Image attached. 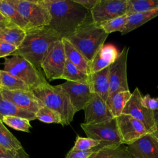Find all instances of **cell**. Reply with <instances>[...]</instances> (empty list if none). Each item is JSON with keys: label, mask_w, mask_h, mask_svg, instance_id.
<instances>
[{"label": "cell", "mask_w": 158, "mask_h": 158, "mask_svg": "<svg viewBox=\"0 0 158 158\" xmlns=\"http://www.w3.org/2000/svg\"><path fill=\"white\" fill-rule=\"evenodd\" d=\"M48 6L51 20L48 27L60 38H67L85 21L90 11L74 0H43Z\"/></svg>", "instance_id": "obj_1"}, {"label": "cell", "mask_w": 158, "mask_h": 158, "mask_svg": "<svg viewBox=\"0 0 158 158\" xmlns=\"http://www.w3.org/2000/svg\"><path fill=\"white\" fill-rule=\"evenodd\" d=\"M59 40V35L48 26L30 29L26 31L23 42L11 55L23 57L39 70L50 48Z\"/></svg>", "instance_id": "obj_2"}, {"label": "cell", "mask_w": 158, "mask_h": 158, "mask_svg": "<svg viewBox=\"0 0 158 158\" xmlns=\"http://www.w3.org/2000/svg\"><path fill=\"white\" fill-rule=\"evenodd\" d=\"M108 35L93 22L89 12L85 21L67 39L91 63Z\"/></svg>", "instance_id": "obj_3"}, {"label": "cell", "mask_w": 158, "mask_h": 158, "mask_svg": "<svg viewBox=\"0 0 158 158\" xmlns=\"http://www.w3.org/2000/svg\"><path fill=\"white\" fill-rule=\"evenodd\" d=\"M31 91L44 106L59 114L62 126L68 125L72 122L75 112L67 94L60 85L52 86L46 81Z\"/></svg>", "instance_id": "obj_4"}, {"label": "cell", "mask_w": 158, "mask_h": 158, "mask_svg": "<svg viewBox=\"0 0 158 158\" xmlns=\"http://www.w3.org/2000/svg\"><path fill=\"white\" fill-rule=\"evenodd\" d=\"M10 1L27 23V30L49 25L51 16L43 0H10Z\"/></svg>", "instance_id": "obj_5"}, {"label": "cell", "mask_w": 158, "mask_h": 158, "mask_svg": "<svg viewBox=\"0 0 158 158\" xmlns=\"http://www.w3.org/2000/svg\"><path fill=\"white\" fill-rule=\"evenodd\" d=\"M3 70L22 80L31 90L47 81L42 73L31 63L19 55L5 58Z\"/></svg>", "instance_id": "obj_6"}, {"label": "cell", "mask_w": 158, "mask_h": 158, "mask_svg": "<svg viewBox=\"0 0 158 158\" xmlns=\"http://www.w3.org/2000/svg\"><path fill=\"white\" fill-rule=\"evenodd\" d=\"M80 126L88 138L101 143L99 146L96 148L97 150L102 148H116L122 144L115 118L94 125L83 123Z\"/></svg>", "instance_id": "obj_7"}, {"label": "cell", "mask_w": 158, "mask_h": 158, "mask_svg": "<svg viewBox=\"0 0 158 158\" xmlns=\"http://www.w3.org/2000/svg\"><path fill=\"white\" fill-rule=\"evenodd\" d=\"M65 62L66 57L63 43L59 40L50 48L41 65V69L49 81L60 79Z\"/></svg>", "instance_id": "obj_8"}, {"label": "cell", "mask_w": 158, "mask_h": 158, "mask_svg": "<svg viewBox=\"0 0 158 158\" xmlns=\"http://www.w3.org/2000/svg\"><path fill=\"white\" fill-rule=\"evenodd\" d=\"M142 96L136 87L127 102L122 114L130 115L141 122L149 133H153L156 130L153 111L144 107L141 104Z\"/></svg>", "instance_id": "obj_9"}, {"label": "cell", "mask_w": 158, "mask_h": 158, "mask_svg": "<svg viewBox=\"0 0 158 158\" xmlns=\"http://www.w3.org/2000/svg\"><path fill=\"white\" fill-rule=\"evenodd\" d=\"M128 0H99L90 10L93 22L99 25L103 22L127 14Z\"/></svg>", "instance_id": "obj_10"}, {"label": "cell", "mask_w": 158, "mask_h": 158, "mask_svg": "<svg viewBox=\"0 0 158 158\" xmlns=\"http://www.w3.org/2000/svg\"><path fill=\"white\" fill-rule=\"evenodd\" d=\"M128 49L125 46L116 59L109 65V94L117 91H129L127 74Z\"/></svg>", "instance_id": "obj_11"}, {"label": "cell", "mask_w": 158, "mask_h": 158, "mask_svg": "<svg viewBox=\"0 0 158 158\" xmlns=\"http://www.w3.org/2000/svg\"><path fill=\"white\" fill-rule=\"evenodd\" d=\"M115 120L122 144L129 145L149 133L141 122L130 115L122 114Z\"/></svg>", "instance_id": "obj_12"}, {"label": "cell", "mask_w": 158, "mask_h": 158, "mask_svg": "<svg viewBox=\"0 0 158 158\" xmlns=\"http://www.w3.org/2000/svg\"><path fill=\"white\" fill-rule=\"evenodd\" d=\"M0 93L4 99L11 102L19 108L35 114L40 108L44 106L31 90L9 91L0 88Z\"/></svg>", "instance_id": "obj_13"}, {"label": "cell", "mask_w": 158, "mask_h": 158, "mask_svg": "<svg viewBox=\"0 0 158 158\" xmlns=\"http://www.w3.org/2000/svg\"><path fill=\"white\" fill-rule=\"evenodd\" d=\"M83 110L85 112L84 123L86 124H98L115 118L108 109L106 101L95 93H93Z\"/></svg>", "instance_id": "obj_14"}, {"label": "cell", "mask_w": 158, "mask_h": 158, "mask_svg": "<svg viewBox=\"0 0 158 158\" xmlns=\"http://www.w3.org/2000/svg\"><path fill=\"white\" fill-rule=\"evenodd\" d=\"M60 86L67 94L75 113L83 109L93 94L88 83L66 81Z\"/></svg>", "instance_id": "obj_15"}, {"label": "cell", "mask_w": 158, "mask_h": 158, "mask_svg": "<svg viewBox=\"0 0 158 158\" xmlns=\"http://www.w3.org/2000/svg\"><path fill=\"white\" fill-rule=\"evenodd\" d=\"M127 149L132 158H158V139L152 133L127 145Z\"/></svg>", "instance_id": "obj_16"}, {"label": "cell", "mask_w": 158, "mask_h": 158, "mask_svg": "<svg viewBox=\"0 0 158 158\" xmlns=\"http://www.w3.org/2000/svg\"><path fill=\"white\" fill-rule=\"evenodd\" d=\"M109 66L89 75L88 85L91 91L98 94L104 101H106L109 96Z\"/></svg>", "instance_id": "obj_17"}, {"label": "cell", "mask_w": 158, "mask_h": 158, "mask_svg": "<svg viewBox=\"0 0 158 158\" xmlns=\"http://www.w3.org/2000/svg\"><path fill=\"white\" fill-rule=\"evenodd\" d=\"M118 55L117 50L114 46L103 45L90 63V73L109 66L116 59Z\"/></svg>", "instance_id": "obj_18"}, {"label": "cell", "mask_w": 158, "mask_h": 158, "mask_svg": "<svg viewBox=\"0 0 158 158\" xmlns=\"http://www.w3.org/2000/svg\"><path fill=\"white\" fill-rule=\"evenodd\" d=\"M61 40L63 43L66 59L75 65L81 72L89 75L90 74V63L67 38H63Z\"/></svg>", "instance_id": "obj_19"}, {"label": "cell", "mask_w": 158, "mask_h": 158, "mask_svg": "<svg viewBox=\"0 0 158 158\" xmlns=\"http://www.w3.org/2000/svg\"><path fill=\"white\" fill-rule=\"evenodd\" d=\"M131 96V93L130 91H117L109 94L106 103L114 117L115 118L122 114Z\"/></svg>", "instance_id": "obj_20"}, {"label": "cell", "mask_w": 158, "mask_h": 158, "mask_svg": "<svg viewBox=\"0 0 158 158\" xmlns=\"http://www.w3.org/2000/svg\"><path fill=\"white\" fill-rule=\"evenodd\" d=\"M157 16H158V9L128 15L127 23L121 34L126 35Z\"/></svg>", "instance_id": "obj_21"}, {"label": "cell", "mask_w": 158, "mask_h": 158, "mask_svg": "<svg viewBox=\"0 0 158 158\" xmlns=\"http://www.w3.org/2000/svg\"><path fill=\"white\" fill-rule=\"evenodd\" d=\"M17 116L27 118L30 121L36 119V114L22 110L11 102L4 99L0 93V120L5 116Z\"/></svg>", "instance_id": "obj_22"}, {"label": "cell", "mask_w": 158, "mask_h": 158, "mask_svg": "<svg viewBox=\"0 0 158 158\" xmlns=\"http://www.w3.org/2000/svg\"><path fill=\"white\" fill-rule=\"evenodd\" d=\"M26 36V31L11 23L6 26L0 35V40L10 43L17 48L23 42Z\"/></svg>", "instance_id": "obj_23"}, {"label": "cell", "mask_w": 158, "mask_h": 158, "mask_svg": "<svg viewBox=\"0 0 158 158\" xmlns=\"http://www.w3.org/2000/svg\"><path fill=\"white\" fill-rule=\"evenodd\" d=\"M0 12L12 23L25 31L27 30V23L10 0H0Z\"/></svg>", "instance_id": "obj_24"}, {"label": "cell", "mask_w": 158, "mask_h": 158, "mask_svg": "<svg viewBox=\"0 0 158 158\" xmlns=\"http://www.w3.org/2000/svg\"><path fill=\"white\" fill-rule=\"evenodd\" d=\"M60 79L80 83H88L89 75L81 72L75 65L66 59L63 74Z\"/></svg>", "instance_id": "obj_25"}, {"label": "cell", "mask_w": 158, "mask_h": 158, "mask_svg": "<svg viewBox=\"0 0 158 158\" xmlns=\"http://www.w3.org/2000/svg\"><path fill=\"white\" fill-rule=\"evenodd\" d=\"M89 158H132L127 146L122 144L116 148H102L91 154Z\"/></svg>", "instance_id": "obj_26"}, {"label": "cell", "mask_w": 158, "mask_h": 158, "mask_svg": "<svg viewBox=\"0 0 158 158\" xmlns=\"http://www.w3.org/2000/svg\"><path fill=\"white\" fill-rule=\"evenodd\" d=\"M9 91H29V86L22 80L10 75L8 72L1 70V88Z\"/></svg>", "instance_id": "obj_27"}, {"label": "cell", "mask_w": 158, "mask_h": 158, "mask_svg": "<svg viewBox=\"0 0 158 158\" xmlns=\"http://www.w3.org/2000/svg\"><path fill=\"white\" fill-rule=\"evenodd\" d=\"M0 144L9 150H19L22 148L20 142L5 127L0 120Z\"/></svg>", "instance_id": "obj_28"}, {"label": "cell", "mask_w": 158, "mask_h": 158, "mask_svg": "<svg viewBox=\"0 0 158 158\" xmlns=\"http://www.w3.org/2000/svg\"><path fill=\"white\" fill-rule=\"evenodd\" d=\"M158 9V0H128L127 15Z\"/></svg>", "instance_id": "obj_29"}, {"label": "cell", "mask_w": 158, "mask_h": 158, "mask_svg": "<svg viewBox=\"0 0 158 158\" xmlns=\"http://www.w3.org/2000/svg\"><path fill=\"white\" fill-rule=\"evenodd\" d=\"M128 22V15L125 14L122 16L105 21L99 24V27L108 35L115 31L122 33Z\"/></svg>", "instance_id": "obj_30"}, {"label": "cell", "mask_w": 158, "mask_h": 158, "mask_svg": "<svg viewBox=\"0 0 158 158\" xmlns=\"http://www.w3.org/2000/svg\"><path fill=\"white\" fill-rule=\"evenodd\" d=\"M2 122L7 126L17 131L29 133L30 128H31L29 120L20 117L5 116L2 118Z\"/></svg>", "instance_id": "obj_31"}, {"label": "cell", "mask_w": 158, "mask_h": 158, "mask_svg": "<svg viewBox=\"0 0 158 158\" xmlns=\"http://www.w3.org/2000/svg\"><path fill=\"white\" fill-rule=\"evenodd\" d=\"M36 118L40 121L46 123H59L61 124V117L56 111L43 106L36 113Z\"/></svg>", "instance_id": "obj_32"}, {"label": "cell", "mask_w": 158, "mask_h": 158, "mask_svg": "<svg viewBox=\"0 0 158 158\" xmlns=\"http://www.w3.org/2000/svg\"><path fill=\"white\" fill-rule=\"evenodd\" d=\"M101 143L97 140L91 139L90 138L81 137L77 136L76 140L73 147L71 149L72 151H87L91 149L99 147Z\"/></svg>", "instance_id": "obj_33"}, {"label": "cell", "mask_w": 158, "mask_h": 158, "mask_svg": "<svg viewBox=\"0 0 158 158\" xmlns=\"http://www.w3.org/2000/svg\"><path fill=\"white\" fill-rule=\"evenodd\" d=\"M30 158V156L22 148L19 150H9L0 144V158Z\"/></svg>", "instance_id": "obj_34"}, {"label": "cell", "mask_w": 158, "mask_h": 158, "mask_svg": "<svg viewBox=\"0 0 158 158\" xmlns=\"http://www.w3.org/2000/svg\"><path fill=\"white\" fill-rule=\"evenodd\" d=\"M141 104L152 111L158 110V98H152L149 94H146L141 98Z\"/></svg>", "instance_id": "obj_35"}, {"label": "cell", "mask_w": 158, "mask_h": 158, "mask_svg": "<svg viewBox=\"0 0 158 158\" xmlns=\"http://www.w3.org/2000/svg\"><path fill=\"white\" fill-rule=\"evenodd\" d=\"M98 150L95 148L87 151H72L67 153L65 158H89V157Z\"/></svg>", "instance_id": "obj_36"}, {"label": "cell", "mask_w": 158, "mask_h": 158, "mask_svg": "<svg viewBox=\"0 0 158 158\" xmlns=\"http://www.w3.org/2000/svg\"><path fill=\"white\" fill-rule=\"evenodd\" d=\"M17 49L15 46L0 40V58L11 55Z\"/></svg>", "instance_id": "obj_37"}, {"label": "cell", "mask_w": 158, "mask_h": 158, "mask_svg": "<svg viewBox=\"0 0 158 158\" xmlns=\"http://www.w3.org/2000/svg\"><path fill=\"white\" fill-rule=\"evenodd\" d=\"M76 2L81 5L88 10L90 11L99 0H74Z\"/></svg>", "instance_id": "obj_38"}, {"label": "cell", "mask_w": 158, "mask_h": 158, "mask_svg": "<svg viewBox=\"0 0 158 158\" xmlns=\"http://www.w3.org/2000/svg\"><path fill=\"white\" fill-rule=\"evenodd\" d=\"M153 114H154V122H155V124H156V130L152 134L158 139V110L153 111Z\"/></svg>", "instance_id": "obj_39"}, {"label": "cell", "mask_w": 158, "mask_h": 158, "mask_svg": "<svg viewBox=\"0 0 158 158\" xmlns=\"http://www.w3.org/2000/svg\"><path fill=\"white\" fill-rule=\"evenodd\" d=\"M12 22H1L0 23V35L2 33V32L4 30V28L7 26L8 25L10 24Z\"/></svg>", "instance_id": "obj_40"}, {"label": "cell", "mask_w": 158, "mask_h": 158, "mask_svg": "<svg viewBox=\"0 0 158 158\" xmlns=\"http://www.w3.org/2000/svg\"><path fill=\"white\" fill-rule=\"evenodd\" d=\"M10 22V20L6 17L1 12H0V23L1 22Z\"/></svg>", "instance_id": "obj_41"}, {"label": "cell", "mask_w": 158, "mask_h": 158, "mask_svg": "<svg viewBox=\"0 0 158 158\" xmlns=\"http://www.w3.org/2000/svg\"><path fill=\"white\" fill-rule=\"evenodd\" d=\"M1 70H0V88H1Z\"/></svg>", "instance_id": "obj_42"}, {"label": "cell", "mask_w": 158, "mask_h": 158, "mask_svg": "<svg viewBox=\"0 0 158 158\" xmlns=\"http://www.w3.org/2000/svg\"><path fill=\"white\" fill-rule=\"evenodd\" d=\"M1 158H4V157H1Z\"/></svg>", "instance_id": "obj_43"}]
</instances>
